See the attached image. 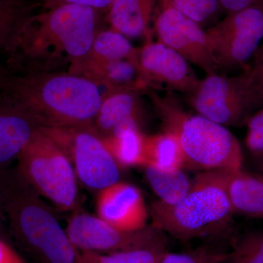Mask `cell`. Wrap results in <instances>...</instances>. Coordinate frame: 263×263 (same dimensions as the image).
I'll return each instance as SVG.
<instances>
[{
	"mask_svg": "<svg viewBox=\"0 0 263 263\" xmlns=\"http://www.w3.org/2000/svg\"><path fill=\"white\" fill-rule=\"evenodd\" d=\"M0 94L52 129L92 127L103 95L94 81L65 70L11 72Z\"/></svg>",
	"mask_w": 263,
	"mask_h": 263,
	"instance_id": "cell-2",
	"label": "cell"
},
{
	"mask_svg": "<svg viewBox=\"0 0 263 263\" xmlns=\"http://www.w3.org/2000/svg\"><path fill=\"white\" fill-rule=\"evenodd\" d=\"M145 166L163 171H177L186 167V159L177 137L164 131L146 136Z\"/></svg>",
	"mask_w": 263,
	"mask_h": 263,
	"instance_id": "cell-22",
	"label": "cell"
},
{
	"mask_svg": "<svg viewBox=\"0 0 263 263\" xmlns=\"http://www.w3.org/2000/svg\"><path fill=\"white\" fill-rule=\"evenodd\" d=\"M163 131L177 137L186 167L205 171L243 169V156L236 137L221 124L183 108L174 92L147 91Z\"/></svg>",
	"mask_w": 263,
	"mask_h": 263,
	"instance_id": "cell-4",
	"label": "cell"
},
{
	"mask_svg": "<svg viewBox=\"0 0 263 263\" xmlns=\"http://www.w3.org/2000/svg\"><path fill=\"white\" fill-rule=\"evenodd\" d=\"M36 8L29 0H0V54L13 51Z\"/></svg>",
	"mask_w": 263,
	"mask_h": 263,
	"instance_id": "cell-21",
	"label": "cell"
},
{
	"mask_svg": "<svg viewBox=\"0 0 263 263\" xmlns=\"http://www.w3.org/2000/svg\"><path fill=\"white\" fill-rule=\"evenodd\" d=\"M230 263H263V231L246 233L233 242L228 254Z\"/></svg>",
	"mask_w": 263,
	"mask_h": 263,
	"instance_id": "cell-24",
	"label": "cell"
},
{
	"mask_svg": "<svg viewBox=\"0 0 263 263\" xmlns=\"http://www.w3.org/2000/svg\"><path fill=\"white\" fill-rule=\"evenodd\" d=\"M145 138L140 124H129L102 139L122 170L143 167Z\"/></svg>",
	"mask_w": 263,
	"mask_h": 263,
	"instance_id": "cell-20",
	"label": "cell"
},
{
	"mask_svg": "<svg viewBox=\"0 0 263 263\" xmlns=\"http://www.w3.org/2000/svg\"><path fill=\"white\" fill-rule=\"evenodd\" d=\"M262 48H263V46H262Z\"/></svg>",
	"mask_w": 263,
	"mask_h": 263,
	"instance_id": "cell-37",
	"label": "cell"
},
{
	"mask_svg": "<svg viewBox=\"0 0 263 263\" xmlns=\"http://www.w3.org/2000/svg\"><path fill=\"white\" fill-rule=\"evenodd\" d=\"M44 129L65 151L85 186L100 191L120 181V167L92 127Z\"/></svg>",
	"mask_w": 263,
	"mask_h": 263,
	"instance_id": "cell-9",
	"label": "cell"
},
{
	"mask_svg": "<svg viewBox=\"0 0 263 263\" xmlns=\"http://www.w3.org/2000/svg\"><path fill=\"white\" fill-rule=\"evenodd\" d=\"M138 48L133 46L129 38L114 29H100L95 37L92 48L86 61L76 74L83 76L95 67L105 64L136 58Z\"/></svg>",
	"mask_w": 263,
	"mask_h": 263,
	"instance_id": "cell-18",
	"label": "cell"
},
{
	"mask_svg": "<svg viewBox=\"0 0 263 263\" xmlns=\"http://www.w3.org/2000/svg\"><path fill=\"white\" fill-rule=\"evenodd\" d=\"M40 128L39 124L23 109L0 94V167L18 158Z\"/></svg>",
	"mask_w": 263,
	"mask_h": 263,
	"instance_id": "cell-15",
	"label": "cell"
},
{
	"mask_svg": "<svg viewBox=\"0 0 263 263\" xmlns=\"http://www.w3.org/2000/svg\"><path fill=\"white\" fill-rule=\"evenodd\" d=\"M158 0H114L107 10L110 28L129 39H152L153 20Z\"/></svg>",
	"mask_w": 263,
	"mask_h": 263,
	"instance_id": "cell-16",
	"label": "cell"
},
{
	"mask_svg": "<svg viewBox=\"0 0 263 263\" xmlns=\"http://www.w3.org/2000/svg\"><path fill=\"white\" fill-rule=\"evenodd\" d=\"M138 58L146 91L162 89L188 96L200 80L190 62L160 41H146L138 48Z\"/></svg>",
	"mask_w": 263,
	"mask_h": 263,
	"instance_id": "cell-12",
	"label": "cell"
},
{
	"mask_svg": "<svg viewBox=\"0 0 263 263\" xmlns=\"http://www.w3.org/2000/svg\"><path fill=\"white\" fill-rule=\"evenodd\" d=\"M228 254L214 247L204 246L183 253L167 252L160 263H223L228 261Z\"/></svg>",
	"mask_w": 263,
	"mask_h": 263,
	"instance_id": "cell-27",
	"label": "cell"
},
{
	"mask_svg": "<svg viewBox=\"0 0 263 263\" xmlns=\"http://www.w3.org/2000/svg\"><path fill=\"white\" fill-rule=\"evenodd\" d=\"M257 166H258L259 171L260 172L259 174L263 176V162H257Z\"/></svg>",
	"mask_w": 263,
	"mask_h": 263,
	"instance_id": "cell-36",
	"label": "cell"
},
{
	"mask_svg": "<svg viewBox=\"0 0 263 263\" xmlns=\"http://www.w3.org/2000/svg\"><path fill=\"white\" fill-rule=\"evenodd\" d=\"M10 73H11V71L7 67V65L0 63V86L3 85Z\"/></svg>",
	"mask_w": 263,
	"mask_h": 263,
	"instance_id": "cell-34",
	"label": "cell"
},
{
	"mask_svg": "<svg viewBox=\"0 0 263 263\" xmlns=\"http://www.w3.org/2000/svg\"><path fill=\"white\" fill-rule=\"evenodd\" d=\"M145 175L148 183L158 197V202L163 205H175L187 195L192 187V181L183 169L174 171H160L145 166Z\"/></svg>",
	"mask_w": 263,
	"mask_h": 263,
	"instance_id": "cell-23",
	"label": "cell"
},
{
	"mask_svg": "<svg viewBox=\"0 0 263 263\" xmlns=\"http://www.w3.org/2000/svg\"><path fill=\"white\" fill-rule=\"evenodd\" d=\"M245 126L246 146L257 163L263 162V106L252 114Z\"/></svg>",
	"mask_w": 263,
	"mask_h": 263,
	"instance_id": "cell-28",
	"label": "cell"
},
{
	"mask_svg": "<svg viewBox=\"0 0 263 263\" xmlns=\"http://www.w3.org/2000/svg\"><path fill=\"white\" fill-rule=\"evenodd\" d=\"M101 11L62 4L36 13L29 21L7 64L13 72L60 71L76 73L89 57L100 30Z\"/></svg>",
	"mask_w": 263,
	"mask_h": 263,
	"instance_id": "cell-1",
	"label": "cell"
},
{
	"mask_svg": "<svg viewBox=\"0 0 263 263\" xmlns=\"http://www.w3.org/2000/svg\"><path fill=\"white\" fill-rule=\"evenodd\" d=\"M254 64L250 66L256 84L263 97V48H261L255 54Z\"/></svg>",
	"mask_w": 263,
	"mask_h": 263,
	"instance_id": "cell-31",
	"label": "cell"
},
{
	"mask_svg": "<svg viewBox=\"0 0 263 263\" xmlns=\"http://www.w3.org/2000/svg\"><path fill=\"white\" fill-rule=\"evenodd\" d=\"M4 216L2 206L1 191H0V239H5L4 227L3 224V216Z\"/></svg>",
	"mask_w": 263,
	"mask_h": 263,
	"instance_id": "cell-35",
	"label": "cell"
},
{
	"mask_svg": "<svg viewBox=\"0 0 263 263\" xmlns=\"http://www.w3.org/2000/svg\"><path fill=\"white\" fill-rule=\"evenodd\" d=\"M188 98L197 114L226 127L245 126L263 106V97L250 67L236 76L206 75Z\"/></svg>",
	"mask_w": 263,
	"mask_h": 263,
	"instance_id": "cell-7",
	"label": "cell"
},
{
	"mask_svg": "<svg viewBox=\"0 0 263 263\" xmlns=\"http://www.w3.org/2000/svg\"><path fill=\"white\" fill-rule=\"evenodd\" d=\"M97 216L117 229L135 232L147 227L148 212L141 190L119 181L98 191Z\"/></svg>",
	"mask_w": 263,
	"mask_h": 263,
	"instance_id": "cell-13",
	"label": "cell"
},
{
	"mask_svg": "<svg viewBox=\"0 0 263 263\" xmlns=\"http://www.w3.org/2000/svg\"><path fill=\"white\" fill-rule=\"evenodd\" d=\"M153 32L157 41L179 53L205 75L219 73L206 32L165 0H158L154 14Z\"/></svg>",
	"mask_w": 263,
	"mask_h": 263,
	"instance_id": "cell-11",
	"label": "cell"
},
{
	"mask_svg": "<svg viewBox=\"0 0 263 263\" xmlns=\"http://www.w3.org/2000/svg\"><path fill=\"white\" fill-rule=\"evenodd\" d=\"M17 160L19 173L41 196L63 212L76 209L79 188L73 166L44 128L35 132Z\"/></svg>",
	"mask_w": 263,
	"mask_h": 263,
	"instance_id": "cell-6",
	"label": "cell"
},
{
	"mask_svg": "<svg viewBox=\"0 0 263 263\" xmlns=\"http://www.w3.org/2000/svg\"><path fill=\"white\" fill-rule=\"evenodd\" d=\"M65 230L74 247L82 252L110 253L166 246L167 241L165 233L153 224L138 231H123L85 213L74 214Z\"/></svg>",
	"mask_w": 263,
	"mask_h": 263,
	"instance_id": "cell-10",
	"label": "cell"
},
{
	"mask_svg": "<svg viewBox=\"0 0 263 263\" xmlns=\"http://www.w3.org/2000/svg\"><path fill=\"white\" fill-rule=\"evenodd\" d=\"M84 76L94 81L105 91L133 89L146 91L140 71L138 57L105 64L85 72Z\"/></svg>",
	"mask_w": 263,
	"mask_h": 263,
	"instance_id": "cell-19",
	"label": "cell"
},
{
	"mask_svg": "<svg viewBox=\"0 0 263 263\" xmlns=\"http://www.w3.org/2000/svg\"><path fill=\"white\" fill-rule=\"evenodd\" d=\"M0 263H27L5 239H0Z\"/></svg>",
	"mask_w": 263,
	"mask_h": 263,
	"instance_id": "cell-30",
	"label": "cell"
},
{
	"mask_svg": "<svg viewBox=\"0 0 263 263\" xmlns=\"http://www.w3.org/2000/svg\"><path fill=\"white\" fill-rule=\"evenodd\" d=\"M114 0H41L46 9L62 4H75L89 7L100 11H107Z\"/></svg>",
	"mask_w": 263,
	"mask_h": 263,
	"instance_id": "cell-29",
	"label": "cell"
},
{
	"mask_svg": "<svg viewBox=\"0 0 263 263\" xmlns=\"http://www.w3.org/2000/svg\"><path fill=\"white\" fill-rule=\"evenodd\" d=\"M78 263H99L98 253L82 252V253L80 254Z\"/></svg>",
	"mask_w": 263,
	"mask_h": 263,
	"instance_id": "cell-33",
	"label": "cell"
},
{
	"mask_svg": "<svg viewBox=\"0 0 263 263\" xmlns=\"http://www.w3.org/2000/svg\"><path fill=\"white\" fill-rule=\"evenodd\" d=\"M228 171H205L193 179L190 191L175 205H152L153 226L181 241L221 234L234 213L226 191Z\"/></svg>",
	"mask_w": 263,
	"mask_h": 263,
	"instance_id": "cell-5",
	"label": "cell"
},
{
	"mask_svg": "<svg viewBox=\"0 0 263 263\" xmlns=\"http://www.w3.org/2000/svg\"><path fill=\"white\" fill-rule=\"evenodd\" d=\"M167 251L166 246L98 253L99 263H160Z\"/></svg>",
	"mask_w": 263,
	"mask_h": 263,
	"instance_id": "cell-25",
	"label": "cell"
},
{
	"mask_svg": "<svg viewBox=\"0 0 263 263\" xmlns=\"http://www.w3.org/2000/svg\"><path fill=\"white\" fill-rule=\"evenodd\" d=\"M180 13L197 23H205L217 13L221 6L219 0H165Z\"/></svg>",
	"mask_w": 263,
	"mask_h": 263,
	"instance_id": "cell-26",
	"label": "cell"
},
{
	"mask_svg": "<svg viewBox=\"0 0 263 263\" xmlns=\"http://www.w3.org/2000/svg\"><path fill=\"white\" fill-rule=\"evenodd\" d=\"M205 32L219 73L246 69L263 39V8L255 5L230 13Z\"/></svg>",
	"mask_w": 263,
	"mask_h": 263,
	"instance_id": "cell-8",
	"label": "cell"
},
{
	"mask_svg": "<svg viewBox=\"0 0 263 263\" xmlns=\"http://www.w3.org/2000/svg\"><path fill=\"white\" fill-rule=\"evenodd\" d=\"M3 214L18 245L37 263H78L80 254L51 209L18 170L0 171Z\"/></svg>",
	"mask_w": 263,
	"mask_h": 263,
	"instance_id": "cell-3",
	"label": "cell"
},
{
	"mask_svg": "<svg viewBox=\"0 0 263 263\" xmlns=\"http://www.w3.org/2000/svg\"><path fill=\"white\" fill-rule=\"evenodd\" d=\"M141 91L119 89L104 91L93 129L104 138L129 124L141 125L143 106Z\"/></svg>",
	"mask_w": 263,
	"mask_h": 263,
	"instance_id": "cell-14",
	"label": "cell"
},
{
	"mask_svg": "<svg viewBox=\"0 0 263 263\" xmlns=\"http://www.w3.org/2000/svg\"><path fill=\"white\" fill-rule=\"evenodd\" d=\"M226 191L234 214L263 219V176L243 169L227 172Z\"/></svg>",
	"mask_w": 263,
	"mask_h": 263,
	"instance_id": "cell-17",
	"label": "cell"
},
{
	"mask_svg": "<svg viewBox=\"0 0 263 263\" xmlns=\"http://www.w3.org/2000/svg\"><path fill=\"white\" fill-rule=\"evenodd\" d=\"M221 8H223L230 13H236L250 8V7L255 6L257 0H219Z\"/></svg>",
	"mask_w": 263,
	"mask_h": 263,
	"instance_id": "cell-32",
	"label": "cell"
}]
</instances>
